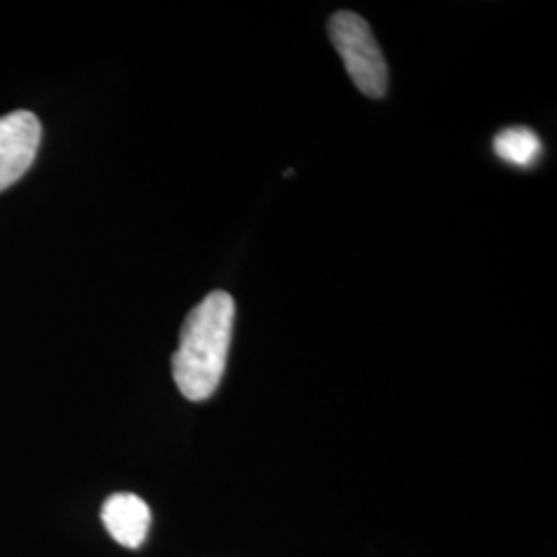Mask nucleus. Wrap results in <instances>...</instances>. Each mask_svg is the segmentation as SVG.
I'll use <instances>...</instances> for the list:
<instances>
[{
	"label": "nucleus",
	"instance_id": "nucleus-1",
	"mask_svg": "<svg viewBox=\"0 0 557 557\" xmlns=\"http://www.w3.org/2000/svg\"><path fill=\"white\" fill-rule=\"evenodd\" d=\"M236 304L230 294L213 292L193 308L180 331L172 372L182 397L207 400L220 386L234 333Z\"/></svg>",
	"mask_w": 557,
	"mask_h": 557
},
{
	"label": "nucleus",
	"instance_id": "nucleus-2",
	"mask_svg": "<svg viewBox=\"0 0 557 557\" xmlns=\"http://www.w3.org/2000/svg\"><path fill=\"white\" fill-rule=\"evenodd\" d=\"M329 36L351 81L368 98H384L388 66L372 27L351 11H338L329 21Z\"/></svg>",
	"mask_w": 557,
	"mask_h": 557
},
{
	"label": "nucleus",
	"instance_id": "nucleus-3",
	"mask_svg": "<svg viewBox=\"0 0 557 557\" xmlns=\"http://www.w3.org/2000/svg\"><path fill=\"white\" fill-rule=\"evenodd\" d=\"M40 139L41 124L34 112L20 110L0 119V193L32 168Z\"/></svg>",
	"mask_w": 557,
	"mask_h": 557
},
{
	"label": "nucleus",
	"instance_id": "nucleus-4",
	"mask_svg": "<svg viewBox=\"0 0 557 557\" xmlns=\"http://www.w3.org/2000/svg\"><path fill=\"white\" fill-rule=\"evenodd\" d=\"M101 520L116 543L128 549H137L149 533L151 512L145 499L139 496L114 494L106 499L101 508Z\"/></svg>",
	"mask_w": 557,
	"mask_h": 557
},
{
	"label": "nucleus",
	"instance_id": "nucleus-5",
	"mask_svg": "<svg viewBox=\"0 0 557 557\" xmlns=\"http://www.w3.org/2000/svg\"><path fill=\"white\" fill-rule=\"evenodd\" d=\"M494 151L499 160L515 168H531L541 158L543 145L531 128L510 126L494 139Z\"/></svg>",
	"mask_w": 557,
	"mask_h": 557
}]
</instances>
